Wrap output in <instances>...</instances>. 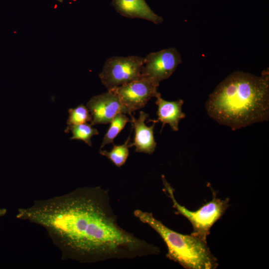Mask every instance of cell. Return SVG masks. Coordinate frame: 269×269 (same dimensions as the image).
<instances>
[{"label": "cell", "instance_id": "1", "mask_svg": "<svg viewBox=\"0 0 269 269\" xmlns=\"http://www.w3.org/2000/svg\"><path fill=\"white\" fill-rule=\"evenodd\" d=\"M16 216L43 228L63 259L91 264L160 253L158 247L119 225L108 190L99 186L35 201L18 209Z\"/></svg>", "mask_w": 269, "mask_h": 269}, {"label": "cell", "instance_id": "2", "mask_svg": "<svg viewBox=\"0 0 269 269\" xmlns=\"http://www.w3.org/2000/svg\"><path fill=\"white\" fill-rule=\"evenodd\" d=\"M208 115L233 131L269 118V72L261 76L234 71L221 82L209 95Z\"/></svg>", "mask_w": 269, "mask_h": 269}, {"label": "cell", "instance_id": "3", "mask_svg": "<svg viewBox=\"0 0 269 269\" xmlns=\"http://www.w3.org/2000/svg\"><path fill=\"white\" fill-rule=\"evenodd\" d=\"M134 215L147 224L163 239L168 252L166 257L186 269H214L217 260L208 247L207 241L194 236L178 233L165 226L151 212L136 209Z\"/></svg>", "mask_w": 269, "mask_h": 269}, {"label": "cell", "instance_id": "4", "mask_svg": "<svg viewBox=\"0 0 269 269\" xmlns=\"http://www.w3.org/2000/svg\"><path fill=\"white\" fill-rule=\"evenodd\" d=\"M161 179L164 187V190L172 201L173 207L178 213L184 216L191 223L193 228L191 234L207 241L210 229L228 209L229 199L218 198L213 192L212 200L196 211H190L176 201L174 196V189L163 175H161Z\"/></svg>", "mask_w": 269, "mask_h": 269}, {"label": "cell", "instance_id": "5", "mask_svg": "<svg viewBox=\"0 0 269 269\" xmlns=\"http://www.w3.org/2000/svg\"><path fill=\"white\" fill-rule=\"evenodd\" d=\"M144 58L114 56L106 61L99 77L108 91L139 78Z\"/></svg>", "mask_w": 269, "mask_h": 269}, {"label": "cell", "instance_id": "6", "mask_svg": "<svg viewBox=\"0 0 269 269\" xmlns=\"http://www.w3.org/2000/svg\"><path fill=\"white\" fill-rule=\"evenodd\" d=\"M159 85L149 78L141 76L108 91L115 94L122 104L132 113L144 107L151 98L155 97Z\"/></svg>", "mask_w": 269, "mask_h": 269}, {"label": "cell", "instance_id": "7", "mask_svg": "<svg viewBox=\"0 0 269 269\" xmlns=\"http://www.w3.org/2000/svg\"><path fill=\"white\" fill-rule=\"evenodd\" d=\"M181 62V55L174 47L150 53L144 58L141 76L159 83L168 79Z\"/></svg>", "mask_w": 269, "mask_h": 269}, {"label": "cell", "instance_id": "8", "mask_svg": "<svg viewBox=\"0 0 269 269\" xmlns=\"http://www.w3.org/2000/svg\"><path fill=\"white\" fill-rule=\"evenodd\" d=\"M86 107L92 116V126L109 124L119 113L132 115V113L122 104L118 97L108 91L93 96L88 102Z\"/></svg>", "mask_w": 269, "mask_h": 269}, {"label": "cell", "instance_id": "9", "mask_svg": "<svg viewBox=\"0 0 269 269\" xmlns=\"http://www.w3.org/2000/svg\"><path fill=\"white\" fill-rule=\"evenodd\" d=\"M148 114L140 111L137 119L133 115L131 116L132 126L134 130L135 134L134 141L129 142V147H135V151L137 152H144L152 154L156 147V143L153 135V130L155 123L151 126L148 127L145 124V121L148 118Z\"/></svg>", "mask_w": 269, "mask_h": 269}, {"label": "cell", "instance_id": "10", "mask_svg": "<svg viewBox=\"0 0 269 269\" xmlns=\"http://www.w3.org/2000/svg\"><path fill=\"white\" fill-rule=\"evenodd\" d=\"M156 105L157 106V120H149L148 122L156 123H162L161 132L165 124H169L173 131H178V125L180 121L186 117L182 111L184 101L179 99L174 101H167L163 99L160 93L158 92L155 96Z\"/></svg>", "mask_w": 269, "mask_h": 269}, {"label": "cell", "instance_id": "11", "mask_svg": "<svg viewBox=\"0 0 269 269\" xmlns=\"http://www.w3.org/2000/svg\"><path fill=\"white\" fill-rule=\"evenodd\" d=\"M112 4L122 15L128 18H139L160 24L163 18L150 8L145 0H113Z\"/></svg>", "mask_w": 269, "mask_h": 269}, {"label": "cell", "instance_id": "12", "mask_svg": "<svg viewBox=\"0 0 269 269\" xmlns=\"http://www.w3.org/2000/svg\"><path fill=\"white\" fill-rule=\"evenodd\" d=\"M71 132L72 134L70 139L83 140L90 146H92V137L99 134L97 129L93 128L91 124L88 123L68 126L65 132Z\"/></svg>", "mask_w": 269, "mask_h": 269}, {"label": "cell", "instance_id": "13", "mask_svg": "<svg viewBox=\"0 0 269 269\" xmlns=\"http://www.w3.org/2000/svg\"><path fill=\"white\" fill-rule=\"evenodd\" d=\"M130 140V136H129L123 144L113 143V147L110 151L100 149V153L109 159L116 166L120 167L125 163L129 156Z\"/></svg>", "mask_w": 269, "mask_h": 269}, {"label": "cell", "instance_id": "14", "mask_svg": "<svg viewBox=\"0 0 269 269\" xmlns=\"http://www.w3.org/2000/svg\"><path fill=\"white\" fill-rule=\"evenodd\" d=\"M129 122L130 120L125 114L119 113L116 115L110 123V127L103 137L100 149L107 144H113L114 139Z\"/></svg>", "mask_w": 269, "mask_h": 269}, {"label": "cell", "instance_id": "15", "mask_svg": "<svg viewBox=\"0 0 269 269\" xmlns=\"http://www.w3.org/2000/svg\"><path fill=\"white\" fill-rule=\"evenodd\" d=\"M69 117L67 121L68 126L91 122L92 116L87 107L81 104L68 110Z\"/></svg>", "mask_w": 269, "mask_h": 269}, {"label": "cell", "instance_id": "16", "mask_svg": "<svg viewBox=\"0 0 269 269\" xmlns=\"http://www.w3.org/2000/svg\"><path fill=\"white\" fill-rule=\"evenodd\" d=\"M7 210L5 208H0V218L6 213Z\"/></svg>", "mask_w": 269, "mask_h": 269}, {"label": "cell", "instance_id": "17", "mask_svg": "<svg viewBox=\"0 0 269 269\" xmlns=\"http://www.w3.org/2000/svg\"><path fill=\"white\" fill-rule=\"evenodd\" d=\"M59 2H62L63 1V0H57Z\"/></svg>", "mask_w": 269, "mask_h": 269}]
</instances>
